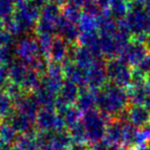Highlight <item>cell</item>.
<instances>
[{
    "label": "cell",
    "instance_id": "1",
    "mask_svg": "<svg viewBox=\"0 0 150 150\" xmlns=\"http://www.w3.org/2000/svg\"><path fill=\"white\" fill-rule=\"evenodd\" d=\"M130 106L126 89L107 83L98 91L97 108L111 119L121 117Z\"/></svg>",
    "mask_w": 150,
    "mask_h": 150
},
{
    "label": "cell",
    "instance_id": "2",
    "mask_svg": "<svg viewBox=\"0 0 150 150\" xmlns=\"http://www.w3.org/2000/svg\"><path fill=\"white\" fill-rule=\"evenodd\" d=\"M111 120V117L102 113L98 108L82 113V122L85 128L88 144L100 142L104 139L107 125Z\"/></svg>",
    "mask_w": 150,
    "mask_h": 150
},
{
    "label": "cell",
    "instance_id": "3",
    "mask_svg": "<svg viewBox=\"0 0 150 150\" xmlns=\"http://www.w3.org/2000/svg\"><path fill=\"white\" fill-rule=\"evenodd\" d=\"M108 83L121 88H126L133 81V67L119 57H114L105 61Z\"/></svg>",
    "mask_w": 150,
    "mask_h": 150
},
{
    "label": "cell",
    "instance_id": "4",
    "mask_svg": "<svg viewBox=\"0 0 150 150\" xmlns=\"http://www.w3.org/2000/svg\"><path fill=\"white\" fill-rule=\"evenodd\" d=\"M149 50L150 48L145 43L131 39V41L121 50L118 57L132 67H136L145 59L149 53Z\"/></svg>",
    "mask_w": 150,
    "mask_h": 150
},
{
    "label": "cell",
    "instance_id": "5",
    "mask_svg": "<svg viewBox=\"0 0 150 150\" xmlns=\"http://www.w3.org/2000/svg\"><path fill=\"white\" fill-rule=\"evenodd\" d=\"M105 59H98L90 69L85 71L88 87L99 91L108 83L105 69Z\"/></svg>",
    "mask_w": 150,
    "mask_h": 150
},
{
    "label": "cell",
    "instance_id": "6",
    "mask_svg": "<svg viewBox=\"0 0 150 150\" xmlns=\"http://www.w3.org/2000/svg\"><path fill=\"white\" fill-rule=\"evenodd\" d=\"M98 59H102V58H98L90 49L84 46H81L79 44H74L71 46L69 60H72L75 64L83 69L84 71L90 69Z\"/></svg>",
    "mask_w": 150,
    "mask_h": 150
},
{
    "label": "cell",
    "instance_id": "7",
    "mask_svg": "<svg viewBox=\"0 0 150 150\" xmlns=\"http://www.w3.org/2000/svg\"><path fill=\"white\" fill-rule=\"evenodd\" d=\"M123 117L138 130H142L150 125V113L143 105L130 104Z\"/></svg>",
    "mask_w": 150,
    "mask_h": 150
},
{
    "label": "cell",
    "instance_id": "8",
    "mask_svg": "<svg viewBox=\"0 0 150 150\" xmlns=\"http://www.w3.org/2000/svg\"><path fill=\"white\" fill-rule=\"evenodd\" d=\"M130 104L144 105L146 100L150 96V85L145 80L133 81L132 84L126 88Z\"/></svg>",
    "mask_w": 150,
    "mask_h": 150
},
{
    "label": "cell",
    "instance_id": "9",
    "mask_svg": "<svg viewBox=\"0 0 150 150\" xmlns=\"http://www.w3.org/2000/svg\"><path fill=\"white\" fill-rule=\"evenodd\" d=\"M124 117H115L108 122L103 141L109 146L122 145V133H123Z\"/></svg>",
    "mask_w": 150,
    "mask_h": 150
},
{
    "label": "cell",
    "instance_id": "10",
    "mask_svg": "<svg viewBox=\"0 0 150 150\" xmlns=\"http://www.w3.org/2000/svg\"><path fill=\"white\" fill-rule=\"evenodd\" d=\"M56 28L60 37H62L64 40H66L69 44H71V45L77 44L78 37L80 35V32L78 30L77 25L68 21L61 14L60 18H59L58 23H57Z\"/></svg>",
    "mask_w": 150,
    "mask_h": 150
},
{
    "label": "cell",
    "instance_id": "11",
    "mask_svg": "<svg viewBox=\"0 0 150 150\" xmlns=\"http://www.w3.org/2000/svg\"><path fill=\"white\" fill-rule=\"evenodd\" d=\"M97 96H98V90H94L88 86L80 88L75 106L82 113L97 108Z\"/></svg>",
    "mask_w": 150,
    "mask_h": 150
},
{
    "label": "cell",
    "instance_id": "12",
    "mask_svg": "<svg viewBox=\"0 0 150 150\" xmlns=\"http://www.w3.org/2000/svg\"><path fill=\"white\" fill-rule=\"evenodd\" d=\"M80 88L70 81H65L59 91V108L64 106L75 105L79 95Z\"/></svg>",
    "mask_w": 150,
    "mask_h": 150
},
{
    "label": "cell",
    "instance_id": "13",
    "mask_svg": "<svg viewBox=\"0 0 150 150\" xmlns=\"http://www.w3.org/2000/svg\"><path fill=\"white\" fill-rule=\"evenodd\" d=\"M64 69V76L67 81H70L77 85L79 88L86 86V76L85 71L75 64L72 60H67L63 64Z\"/></svg>",
    "mask_w": 150,
    "mask_h": 150
},
{
    "label": "cell",
    "instance_id": "14",
    "mask_svg": "<svg viewBox=\"0 0 150 150\" xmlns=\"http://www.w3.org/2000/svg\"><path fill=\"white\" fill-rule=\"evenodd\" d=\"M71 44H69L62 37H57L52 44V55L56 62H66L70 57Z\"/></svg>",
    "mask_w": 150,
    "mask_h": 150
},
{
    "label": "cell",
    "instance_id": "15",
    "mask_svg": "<svg viewBox=\"0 0 150 150\" xmlns=\"http://www.w3.org/2000/svg\"><path fill=\"white\" fill-rule=\"evenodd\" d=\"M108 10L116 21L123 20L130 10V1L128 0H111Z\"/></svg>",
    "mask_w": 150,
    "mask_h": 150
},
{
    "label": "cell",
    "instance_id": "16",
    "mask_svg": "<svg viewBox=\"0 0 150 150\" xmlns=\"http://www.w3.org/2000/svg\"><path fill=\"white\" fill-rule=\"evenodd\" d=\"M67 130L72 138L74 145H88V136H86L85 128H84L82 120L71 126Z\"/></svg>",
    "mask_w": 150,
    "mask_h": 150
},
{
    "label": "cell",
    "instance_id": "17",
    "mask_svg": "<svg viewBox=\"0 0 150 150\" xmlns=\"http://www.w3.org/2000/svg\"><path fill=\"white\" fill-rule=\"evenodd\" d=\"M77 27L80 33L97 32L98 31V16L82 11L77 23Z\"/></svg>",
    "mask_w": 150,
    "mask_h": 150
},
{
    "label": "cell",
    "instance_id": "18",
    "mask_svg": "<svg viewBox=\"0 0 150 150\" xmlns=\"http://www.w3.org/2000/svg\"><path fill=\"white\" fill-rule=\"evenodd\" d=\"M54 145L56 150H71L73 146V140L69 134L68 130L59 131L55 137Z\"/></svg>",
    "mask_w": 150,
    "mask_h": 150
},
{
    "label": "cell",
    "instance_id": "19",
    "mask_svg": "<svg viewBox=\"0 0 150 150\" xmlns=\"http://www.w3.org/2000/svg\"><path fill=\"white\" fill-rule=\"evenodd\" d=\"M82 9L77 8L75 6H71V5H63L62 7V16L65 18H67L70 22L74 23L77 25L79 18L81 16Z\"/></svg>",
    "mask_w": 150,
    "mask_h": 150
},
{
    "label": "cell",
    "instance_id": "20",
    "mask_svg": "<svg viewBox=\"0 0 150 150\" xmlns=\"http://www.w3.org/2000/svg\"><path fill=\"white\" fill-rule=\"evenodd\" d=\"M61 1H62L63 5H71L82 9L88 0H61Z\"/></svg>",
    "mask_w": 150,
    "mask_h": 150
},
{
    "label": "cell",
    "instance_id": "21",
    "mask_svg": "<svg viewBox=\"0 0 150 150\" xmlns=\"http://www.w3.org/2000/svg\"><path fill=\"white\" fill-rule=\"evenodd\" d=\"M106 150H130L128 148H126V147L122 146V145H118V146H110L108 147Z\"/></svg>",
    "mask_w": 150,
    "mask_h": 150
},
{
    "label": "cell",
    "instance_id": "22",
    "mask_svg": "<svg viewBox=\"0 0 150 150\" xmlns=\"http://www.w3.org/2000/svg\"><path fill=\"white\" fill-rule=\"evenodd\" d=\"M146 0H130L131 3H134V4H139V5H143L144 2Z\"/></svg>",
    "mask_w": 150,
    "mask_h": 150
},
{
    "label": "cell",
    "instance_id": "23",
    "mask_svg": "<svg viewBox=\"0 0 150 150\" xmlns=\"http://www.w3.org/2000/svg\"><path fill=\"white\" fill-rule=\"evenodd\" d=\"M143 106H144L145 108H146L147 110L149 111V113H150V96H149V98L146 100V102L144 103V105H143Z\"/></svg>",
    "mask_w": 150,
    "mask_h": 150
}]
</instances>
